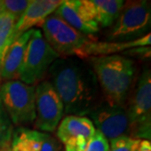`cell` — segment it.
Here are the masks:
<instances>
[{
    "mask_svg": "<svg viewBox=\"0 0 151 151\" xmlns=\"http://www.w3.org/2000/svg\"><path fill=\"white\" fill-rule=\"evenodd\" d=\"M47 75L66 115L86 117L103 101L96 75L85 60L60 57L50 65Z\"/></svg>",
    "mask_w": 151,
    "mask_h": 151,
    "instance_id": "cell-1",
    "label": "cell"
},
{
    "mask_svg": "<svg viewBox=\"0 0 151 151\" xmlns=\"http://www.w3.org/2000/svg\"><path fill=\"white\" fill-rule=\"evenodd\" d=\"M86 60L94 71L103 100L110 105L125 108L137 72L132 58L121 55L89 57Z\"/></svg>",
    "mask_w": 151,
    "mask_h": 151,
    "instance_id": "cell-2",
    "label": "cell"
},
{
    "mask_svg": "<svg viewBox=\"0 0 151 151\" xmlns=\"http://www.w3.org/2000/svg\"><path fill=\"white\" fill-rule=\"evenodd\" d=\"M126 112L129 121V136L150 140L151 134V71L144 66L131 89Z\"/></svg>",
    "mask_w": 151,
    "mask_h": 151,
    "instance_id": "cell-3",
    "label": "cell"
},
{
    "mask_svg": "<svg viewBox=\"0 0 151 151\" xmlns=\"http://www.w3.org/2000/svg\"><path fill=\"white\" fill-rule=\"evenodd\" d=\"M151 27L150 2L132 0L124 2L118 19L107 35L108 42H128L148 35Z\"/></svg>",
    "mask_w": 151,
    "mask_h": 151,
    "instance_id": "cell-4",
    "label": "cell"
},
{
    "mask_svg": "<svg viewBox=\"0 0 151 151\" xmlns=\"http://www.w3.org/2000/svg\"><path fill=\"white\" fill-rule=\"evenodd\" d=\"M0 101L12 124L24 127L35 119V86L19 80L5 81L0 87Z\"/></svg>",
    "mask_w": 151,
    "mask_h": 151,
    "instance_id": "cell-5",
    "label": "cell"
},
{
    "mask_svg": "<svg viewBox=\"0 0 151 151\" xmlns=\"http://www.w3.org/2000/svg\"><path fill=\"white\" fill-rule=\"evenodd\" d=\"M58 58L60 56L47 43L41 30L33 29L22 64L19 81L32 86L40 83Z\"/></svg>",
    "mask_w": 151,
    "mask_h": 151,
    "instance_id": "cell-6",
    "label": "cell"
},
{
    "mask_svg": "<svg viewBox=\"0 0 151 151\" xmlns=\"http://www.w3.org/2000/svg\"><path fill=\"white\" fill-rule=\"evenodd\" d=\"M44 38L60 57H74L86 44L96 40L70 27L59 17L52 14L42 25Z\"/></svg>",
    "mask_w": 151,
    "mask_h": 151,
    "instance_id": "cell-7",
    "label": "cell"
},
{
    "mask_svg": "<svg viewBox=\"0 0 151 151\" xmlns=\"http://www.w3.org/2000/svg\"><path fill=\"white\" fill-rule=\"evenodd\" d=\"M64 106L62 101L48 80L38 83L35 87V130L52 133L57 129L62 115Z\"/></svg>",
    "mask_w": 151,
    "mask_h": 151,
    "instance_id": "cell-8",
    "label": "cell"
},
{
    "mask_svg": "<svg viewBox=\"0 0 151 151\" xmlns=\"http://www.w3.org/2000/svg\"><path fill=\"white\" fill-rule=\"evenodd\" d=\"M88 116L95 129L108 141L120 136H129V121L124 107L110 105L103 100Z\"/></svg>",
    "mask_w": 151,
    "mask_h": 151,
    "instance_id": "cell-9",
    "label": "cell"
},
{
    "mask_svg": "<svg viewBox=\"0 0 151 151\" xmlns=\"http://www.w3.org/2000/svg\"><path fill=\"white\" fill-rule=\"evenodd\" d=\"M54 14L70 27L86 35H92L100 30L94 21L87 0H65L55 11Z\"/></svg>",
    "mask_w": 151,
    "mask_h": 151,
    "instance_id": "cell-10",
    "label": "cell"
},
{
    "mask_svg": "<svg viewBox=\"0 0 151 151\" xmlns=\"http://www.w3.org/2000/svg\"><path fill=\"white\" fill-rule=\"evenodd\" d=\"M62 2V0H32L14 26L12 42L33 27L41 26L47 17L55 13Z\"/></svg>",
    "mask_w": 151,
    "mask_h": 151,
    "instance_id": "cell-11",
    "label": "cell"
},
{
    "mask_svg": "<svg viewBox=\"0 0 151 151\" xmlns=\"http://www.w3.org/2000/svg\"><path fill=\"white\" fill-rule=\"evenodd\" d=\"M32 29L22 34L6 49L0 60V77L2 80L15 81L19 78L22 64Z\"/></svg>",
    "mask_w": 151,
    "mask_h": 151,
    "instance_id": "cell-12",
    "label": "cell"
},
{
    "mask_svg": "<svg viewBox=\"0 0 151 151\" xmlns=\"http://www.w3.org/2000/svg\"><path fill=\"white\" fill-rule=\"evenodd\" d=\"M151 44V34L145 35L138 40L128 42H108L97 41V39L86 44L76 55V58L86 60L89 57L116 55L119 52H124L130 49L140 46H150Z\"/></svg>",
    "mask_w": 151,
    "mask_h": 151,
    "instance_id": "cell-13",
    "label": "cell"
},
{
    "mask_svg": "<svg viewBox=\"0 0 151 151\" xmlns=\"http://www.w3.org/2000/svg\"><path fill=\"white\" fill-rule=\"evenodd\" d=\"M95 127L87 117L66 115L60 122L56 134L64 145L81 139H87L95 132Z\"/></svg>",
    "mask_w": 151,
    "mask_h": 151,
    "instance_id": "cell-14",
    "label": "cell"
},
{
    "mask_svg": "<svg viewBox=\"0 0 151 151\" xmlns=\"http://www.w3.org/2000/svg\"><path fill=\"white\" fill-rule=\"evenodd\" d=\"M94 21L99 28L111 27L123 9V0H87Z\"/></svg>",
    "mask_w": 151,
    "mask_h": 151,
    "instance_id": "cell-15",
    "label": "cell"
},
{
    "mask_svg": "<svg viewBox=\"0 0 151 151\" xmlns=\"http://www.w3.org/2000/svg\"><path fill=\"white\" fill-rule=\"evenodd\" d=\"M14 134L19 137L31 151H60L59 141L47 133L19 127Z\"/></svg>",
    "mask_w": 151,
    "mask_h": 151,
    "instance_id": "cell-16",
    "label": "cell"
},
{
    "mask_svg": "<svg viewBox=\"0 0 151 151\" xmlns=\"http://www.w3.org/2000/svg\"><path fill=\"white\" fill-rule=\"evenodd\" d=\"M65 151H108L109 141L98 130L87 139H81L65 145Z\"/></svg>",
    "mask_w": 151,
    "mask_h": 151,
    "instance_id": "cell-17",
    "label": "cell"
},
{
    "mask_svg": "<svg viewBox=\"0 0 151 151\" xmlns=\"http://www.w3.org/2000/svg\"><path fill=\"white\" fill-rule=\"evenodd\" d=\"M18 20L16 17L6 12L0 15V60L6 49L12 43V35Z\"/></svg>",
    "mask_w": 151,
    "mask_h": 151,
    "instance_id": "cell-18",
    "label": "cell"
},
{
    "mask_svg": "<svg viewBox=\"0 0 151 151\" xmlns=\"http://www.w3.org/2000/svg\"><path fill=\"white\" fill-rule=\"evenodd\" d=\"M13 133L14 124L0 101V151L10 147Z\"/></svg>",
    "mask_w": 151,
    "mask_h": 151,
    "instance_id": "cell-19",
    "label": "cell"
},
{
    "mask_svg": "<svg viewBox=\"0 0 151 151\" xmlns=\"http://www.w3.org/2000/svg\"><path fill=\"white\" fill-rule=\"evenodd\" d=\"M142 139L130 136H120L109 140L108 151H136Z\"/></svg>",
    "mask_w": 151,
    "mask_h": 151,
    "instance_id": "cell-20",
    "label": "cell"
},
{
    "mask_svg": "<svg viewBox=\"0 0 151 151\" xmlns=\"http://www.w3.org/2000/svg\"><path fill=\"white\" fill-rule=\"evenodd\" d=\"M31 2L32 0H4L3 1V4L4 12L19 19Z\"/></svg>",
    "mask_w": 151,
    "mask_h": 151,
    "instance_id": "cell-21",
    "label": "cell"
},
{
    "mask_svg": "<svg viewBox=\"0 0 151 151\" xmlns=\"http://www.w3.org/2000/svg\"><path fill=\"white\" fill-rule=\"evenodd\" d=\"M124 54L125 55H129V57H138V58L148 59L150 57V46H140V47L132 48L129 50L124 51Z\"/></svg>",
    "mask_w": 151,
    "mask_h": 151,
    "instance_id": "cell-22",
    "label": "cell"
},
{
    "mask_svg": "<svg viewBox=\"0 0 151 151\" xmlns=\"http://www.w3.org/2000/svg\"><path fill=\"white\" fill-rule=\"evenodd\" d=\"M10 147L12 151H31L29 148L24 143V141L14 133L12 136Z\"/></svg>",
    "mask_w": 151,
    "mask_h": 151,
    "instance_id": "cell-23",
    "label": "cell"
},
{
    "mask_svg": "<svg viewBox=\"0 0 151 151\" xmlns=\"http://www.w3.org/2000/svg\"><path fill=\"white\" fill-rule=\"evenodd\" d=\"M136 151H151V143L150 140L142 139L140 145Z\"/></svg>",
    "mask_w": 151,
    "mask_h": 151,
    "instance_id": "cell-24",
    "label": "cell"
},
{
    "mask_svg": "<svg viewBox=\"0 0 151 151\" xmlns=\"http://www.w3.org/2000/svg\"><path fill=\"white\" fill-rule=\"evenodd\" d=\"M4 12V4H3V0H0V15Z\"/></svg>",
    "mask_w": 151,
    "mask_h": 151,
    "instance_id": "cell-25",
    "label": "cell"
},
{
    "mask_svg": "<svg viewBox=\"0 0 151 151\" xmlns=\"http://www.w3.org/2000/svg\"><path fill=\"white\" fill-rule=\"evenodd\" d=\"M4 151H12V150H11V147H9V148H8V149H6V150Z\"/></svg>",
    "mask_w": 151,
    "mask_h": 151,
    "instance_id": "cell-26",
    "label": "cell"
}]
</instances>
